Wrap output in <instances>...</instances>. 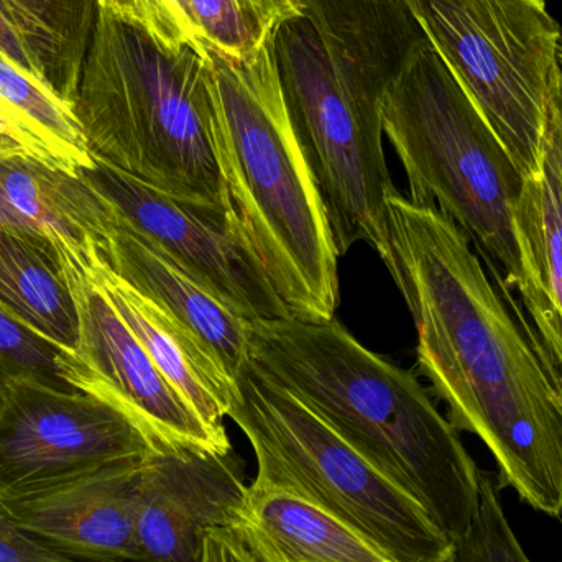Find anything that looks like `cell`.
<instances>
[{
	"mask_svg": "<svg viewBox=\"0 0 562 562\" xmlns=\"http://www.w3.org/2000/svg\"><path fill=\"white\" fill-rule=\"evenodd\" d=\"M63 260L79 316L78 346L65 352L66 382L128 416L155 449L234 451L227 432L210 428L161 375L86 266Z\"/></svg>",
	"mask_w": 562,
	"mask_h": 562,
	"instance_id": "obj_11",
	"label": "cell"
},
{
	"mask_svg": "<svg viewBox=\"0 0 562 562\" xmlns=\"http://www.w3.org/2000/svg\"><path fill=\"white\" fill-rule=\"evenodd\" d=\"M233 527L280 562H396L362 531L319 505L256 481L247 485Z\"/></svg>",
	"mask_w": 562,
	"mask_h": 562,
	"instance_id": "obj_18",
	"label": "cell"
},
{
	"mask_svg": "<svg viewBox=\"0 0 562 562\" xmlns=\"http://www.w3.org/2000/svg\"><path fill=\"white\" fill-rule=\"evenodd\" d=\"M262 32H273L281 23L304 15L303 0H239Z\"/></svg>",
	"mask_w": 562,
	"mask_h": 562,
	"instance_id": "obj_27",
	"label": "cell"
},
{
	"mask_svg": "<svg viewBox=\"0 0 562 562\" xmlns=\"http://www.w3.org/2000/svg\"><path fill=\"white\" fill-rule=\"evenodd\" d=\"M0 190L33 233L68 259L88 267L104 247L112 207L81 173L30 155L0 157Z\"/></svg>",
	"mask_w": 562,
	"mask_h": 562,
	"instance_id": "obj_16",
	"label": "cell"
},
{
	"mask_svg": "<svg viewBox=\"0 0 562 562\" xmlns=\"http://www.w3.org/2000/svg\"><path fill=\"white\" fill-rule=\"evenodd\" d=\"M252 541H254V540H252ZM267 554H269V553H267ZM269 557H270V554H269ZM270 558H272V557H270ZM272 560H273V558H272ZM273 561H276V560H273ZM276 562H277V561H276Z\"/></svg>",
	"mask_w": 562,
	"mask_h": 562,
	"instance_id": "obj_35",
	"label": "cell"
},
{
	"mask_svg": "<svg viewBox=\"0 0 562 562\" xmlns=\"http://www.w3.org/2000/svg\"><path fill=\"white\" fill-rule=\"evenodd\" d=\"M273 30L288 112L323 200L339 257L369 244L392 260L382 102L425 40L403 0H303Z\"/></svg>",
	"mask_w": 562,
	"mask_h": 562,
	"instance_id": "obj_2",
	"label": "cell"
},
{
	"mask_svg": "<svg viewBox=\"0 0 562 562\" xmlns=\"http://www.w3.org/2000/svg\"><path fill=\"white\" fill-rule=\"evenodd\" d=\"M98 12L147 33L165 52L194 49L210 59V48L191 19L188 0H92Z\"/></svg>",
	"mask_w": 562,
	"mask_h": 562,
	"instance_id": "obj_24",
	"label": "cell"
},
{
	"mask_svg": "<svg viewBox=\"0 0 562 562\" xmlns=\"http://www.w3.org/2000/svg\"><path fill=\"white\" fill-rule=\"evenodd\" d=\"M79 173L108 201L117 223L237 316L247 323L293 317L229 216L175 200L95 158Z\"/></svg>",
	"mask_w": 562,
	"mask_h": 562,
	"instance_id": "obj_9",
	"label": "cell"
},
{
	"mask_svg": "<svg viewBox=\"0 0 562 562\" xmlns=\"http://www.w3.org/2000/svg\"><path fill=\"white\" fill-rule=\"evenodd\" d=\"M201 562H240L233 531L226 528L207 531Z\"/></svg>",
	"mask_w": 562,
	"mask_h": 562,
	"instance_id": "obj_30",
	"label": "cell"
},
{
	"mask_svg": "<svg viewBox=\"0 0 562 562\" xmlns=\"http://www.w3.org/2000/svg\"><path fill=\"white\" fill-rule=\"evenodd\" d=\"M12 155H30V157L42 158L49 161L45 151L19 127L13 124L2 111H0V157H12ZM56 165V164H55Z\"/></svg>",
	"mask_w": 562,
	"mask_h": 562,
	"instance_id": "obj_28",
	"label": "cell"
},
{
	"mask_svg": "<svg viewBox=\"0 0 562 562\" xmlns=\"http://www.w3.org/2000/svg\"><path fill=\"white\" fill-rule=\"evenodd\" d=\"M154 451L128 416L91 393L19 383L0 395V498Z\"/></svg>",
	"mask_w": 562,
	"mask_h": 562,
	"instance_id": "obj_10",
	"label": "cell"
},
{
	"mask_svg": "<svg viewBox=\"0 0 562 562\" xmlns=\"http://www.w3.org/2000/svg\"><path fill=\"white\" fill-rule=\"evenodd\" d=\"M211 137L231 217L294 319L339 306L333 231L294 132L273 32L244 59L211 55Z\"/></svg>",
	"mask_w": 562,
	"mask_h": 562,
	"instance_id": "obj_4",
	"label": "cell"
},
{
	"mask_svg": "<svg viewBox=\"0 0 562 562\" xmlns=\"http://www.w3.org/2000/svg\"><path fill=\"white\" fill-rule=\"evenodd\" d=\"M65 352L0 307V395L19 383L79 392L66 382Z\"/></svg>",
	"mask_w": 562,
	"mask_h": 562,
	"instance_id": "obj_21",
	"label": "cell"
},
{
	"mask_svg": "<svg viewBox=\"0 0 562 562\" xmlns=\"http://www.w3.org/2000/svg\"><path fill=\"white\" fill-rule=\"evenodd\" d=\"M231 531H233L234 540H236L240 562H276L259 544L254 543L246 535L237 533V531L234 530Z\"/></svg>",
	"mask_w": 562,
	"mask_h": 562,
	"instance_id": "obj_31",
	"label": "cell"
},
{
	"mask_svg": "<svg viewBox=\"0 0 562 562\" xmlns=\"http://www.w3.org/2000/svg\"><path fill=\"white\" fill-rule=\"evenodd\" d=\"M524 178L543 157L562 29L547 0H403Z\"/></svg>",
	"mask_w": 562,
	"mask_h": 562,
	"instance_id": "obj_8",
	"label": "cell"
},
{
	"mask_svg": "<svg viewBox=\"0 0 562 562\" xmlns=\"http://www.w3.org/2000/svg\"><path fill=\"white\" fill-rule=\"evenodd\" d=\"M0 562H82L46 547L0 512Z\"/></svg>",
	"mask_w": 562,
	"mask_h": 562,
	"instance_id": "obj_26",
	"label": "cell"
},
{
	"mask_svg": "<svg viewBox=\"0 0 562 562\" xmlns=\"http://www.w3.org/2000/svg\"><path fill=\"white\" fill-rule=\"evenodd\" d=\"M383 134L402 161L409 201L435 206L474 243L507 286L521 281L514 211L525 178L428 38L382 102Z\"/></svg>",
	"mask_w": 562,
	"mask_h": 562,
	"instance_id": "obj_6",
	"label": "cell"
},
{
	"mask_svg": "<svg viewBox=\"0 0 562 562\" xmlns=\"http://www.w3.org/2000/svg\"><path fill=\"white\" fill-rule=\"evenodd\" d=\"M514 226L521 262L517 290L538 336L562 367V170L547 138L540 168L525 178Z\"/></svg>",
	"mask_w": 562,
	"mask_h": 562,
	"instance_id": "obj_17",
	"label": "cell"
},
{
	"mask_svg": "<svg viewBox=\"0 0 562 562\" xmlns=\"http://www.w3.org/2000/svg\"><path fill=\"white\" fill-rule=\"evenodd\" d=\"M0 307L66 352H75L79 316L58 247L38 234L0 229Z\"/></svg>",
	"mask_w": 562,
	"mask_h": 562,
	"instance_id": "obj_19",
	"label": "cell"
},
{
	"mask_svg": "<svg viewBox=\"0 0 562 562\" xmlns=\"http://www.w3.org/2000/svg\"><path fill=\"white\" fill-rule=\"evenodd\" d=\"M389 211L386 269L415 323L419 370L451 425L491 451L502 487L562 517V367L449 217L398 191Z\"/></svg>",
	"mask_w": 562,
	"mask_h": 562,
	"instance_id": "obj_1",
	"label": "cell"
},
{
	"mask_svg": "<svg viewBox=\"0 0 562 562\" xmlns=\"http://www.w3.org/2000/svg\"><path fill=\"white\" fill-rule=\"evenodd\" d=\"M249 362L296 396L454 541L477 514L481 469L425 386L330 321L249 323Z\"/></svg>",
	"mask_w": 562,
	"mask_h": 562,
	"instance_id": "obj_3",
	"label": "cell"
},
{
	"mask_svg": "<svg viewBox=\"0 0 562 562\" xmlns=\"http://www.w3.org/2000/svg\"><path fill=\"white\" fill-rule=\"evenodd\" d=\"M227 416L249 439L256 482L293 492L362 531L396 562H448L452 541L428 512L303 402L244 363Z\"/></svg>",
	"mask_w": 562,
	"mask_h": 562,
	"instance_id": "obj_7",
	"label": "cell"
},
{
	"mask_svg": "<svg viewBox=\"0 0 562 562\" xmlns=\"http://www.w3.org/2000/svg\"><path fill=\"white\" fill-rule=\"evenodd\" d=\"M558 61H560V66L562 68V38L560 42V48H558Z\"/></svg>",
	"mask_w": 562,
	"mask_h": 562,
	"instance_id": "obj_33",
	"label": "cell"
},
{
	"mask_svg": "<svg viewBox=\"0 0 562 562\" xmlns=\"http://www.w3.org/2000/svg\"><path fill=\"white\" fill-rule=\"evenodd\" d=\"M49 15L48 0H0V52L55 85L52 63L63 36Z\"/></svg>",
	"mask_w": 562,
	"mask_h": 562,
	"instance_id": "obj_22",
	"label": "cell"
},
{
	"mask_svg": "<svg viewBox=\"0 0 562 562\" xmlns=\"http://www.w3.org/2000/svg\"><path fill=\"white\" fill-rule=\"evenodd\" d=\"M188 7L211 55L244 59L269 33L262 32L239 0H188Z\"/></svg>",
	"mask_w": 562,
	"mask_h": 562,
	"instance_id": "obj_25",
	"label": "cell"
},
{
	"mask_svg": "<svg viewBox=\"0 0 562 562\" xmlns=\"http://www.w3.org/2000/svg\"><path fill=\"white\" fill-rule=\"evenodd\" d=\"M246 492L234 451L155 449L138 491V562H201L207 531L236 524Z\"/></svg>",
	"mask_w": 562,
	"mask_h": 562,
	"instance_id": "obj_12",
	"label": "cell"
},
{
	"mask_svg": "<svg viewBox=\"0 0 562 562\" xmlns=\"http://www.w3.org/2000/svg\"><path fill=\"white\" fill-rule=\"evenodd\" d=\"M501 494V482L481 471L477 514L468 533L452 541L448 562H533L505 515Z\"/></svg>",
	"mask_w": 562,
	"mask_h": 562,
	"instance_id": "obj_23",
	"label": "cell"
},
{
	"mask_svg": "<svg viewBox=\"0 0 562 562\" xmlns=\"http://www.w3.org/2000/svg\"><path fill=\"white\" fill-rule=\"evenodd\" d=\"M147 458L7 495L0 498V512L26 533L72 560L138 562V491Z\"/></svg>",
	"mask_w": 562,
	"mask_h": 562,
	"instance_id": "obj_13",
	"label": "cell"
},
{
	"mask_svg": "<svg viewBox=\"0 0 562 562\" xmlns=\"http://www.w3.org/2000/svg\"><path fill=\"white\" fill-rule=\"evenodd\" d=\"M0 229L20 231V233L35 234L32 227L16 214V211L10 206L5 194L0 190ZM40 236V234H38Z\"/></svg>",
	"mask_w": 562,
	"mask_h": 562,
	"instance_id": "obj_32",
	"label": "cell"
},
{
	"mask_svg": "<svg viewBox=\"0 0 562 562\" xmlns=\"http://www.w3.org/2000/svg\"><path fill=\"white\" fill-rule=\"evenodd\" d=\"M0 111L53 164L79 173L94 164L75 102L52 81L0 52Z\"/></svg>",
	"mask_w": 562,
	"mask_h": 562,
	"instance_id": "obj_20",
	"label": "cell"
},
{
	"mask_svg": "<svg viewBox=\"0 0 562 562\" xmlns=\"http://www.w3.org/2000/svg\"><path fill=\"white\" fill-rule=\"evenodd\" d=\"M86 270L181 398L214 431L227 432L223 419L236 393V380L190 330L115 276L101 257L95 256Z\"/></svg>",
	"mask_w": 562,
	"mask_h": 562,
	"instance_id": "obj_15",
	"label": "cell"
},
{
	"mask_svg": "<svg viewBox=\"0 0 562 562\" xmlns=\"http://www.w3.org/2000/svg\"><path fill=\"white\" fill-rule=\"evenodd\" d=\"M249 538H250V537H249ZM250 540H252V538H250ZM262 550H263V548H262ZM263 551H266V550H263ZM266 553H267V551H266ZM273 560H276V558H273ZM276 561H277V560H276ZM277 562H280V561H277Z\"/></svg>",
	"mask_w": 562,
	"mask_h": 562,
	"instance_id": "obj_34",
	"label": "cell"
},
{
	"mask_svg": "<svg viewBox=\"0 0 562 562\" xmlns=\"http://www.w3.org/2000/svg\"><path fill=\"white\" fill-rule=\"evenodd\" d=\"M207 61L191 48L165 52L98 12L72 102L92 158L231 217L211 137Z\"/></svg>",
	"mask_w": 562,
	"mask_h": 562,
	"instance_id": "obj_5",
	"label": "cell"
},
{
	"mask_svg": "<svg viewBox=\"0 0 562 562\" xmlns=\"http://www.w3.org/2000/svg\"><path fill=\"white\" fill-rule=\"evenodd\" d=\"M544 138L553 147L562 170V68L557 69L551 82L550 104H548L547 131Z\"/></svg>",
	"mask_w": 562,
	"mask_h": 562,
	"instance_id": "obj_29",
	"label": "cell"
},
{
	"mask_svg": "<svg viewBox=\"0 0 562 562\" xmlns=\"http://www.w3.org/2000/svg\"><path fill=\"white\" fill-rule=\"evenodd\" d=\"M114 216V213H112ZM102 262L168 316L190 330L234 380L249 359V323L224 306L183 270L117 221H112Z\"/></svg>",
	"mask_w": 562,
	"mask_h": 562,
	"instance_id": "obj_14",
	"label": "cell"
}]
</instances>
